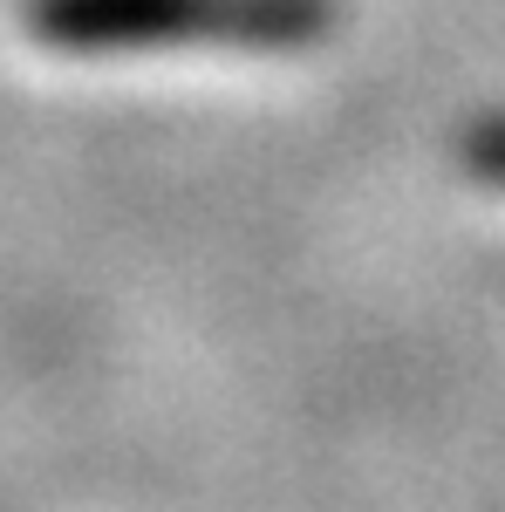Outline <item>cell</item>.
<instances>
[{"label": "cell", "mask_w": 505, "mask_h": 512, "mask_svg": "<svg viewBox=\"0 0 505 512\" xmlns=\"http://www.w3.org/2000/svg\"><path fill=\"white\" fill-rule=\"evenodd\" d=\"M335 21L342 0H21V28L55 55H294L335 35Z\"/></svg>", "instance_id": "1"}, {"label": "cell", "mask_w": 505, "mask_h": 512, "mask_svg": "<svg viewBox=\"0 0 505 512\" xmlns=\"http://www.w3.org/2000/svg\"><path fill=\"white\" fill-rule=\"evenodd\" d=\"M465 171L485 185H505V117H485L465 130Z\"/></svg>", "instance_id": "2"}]
</instances>
